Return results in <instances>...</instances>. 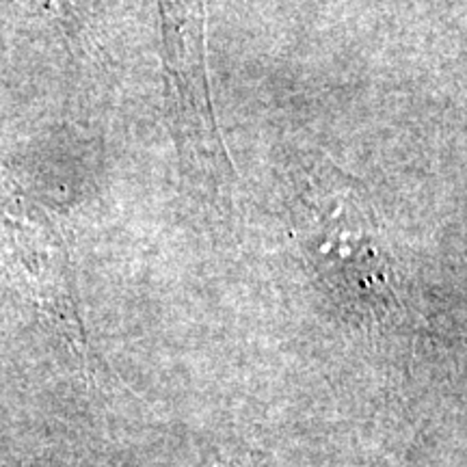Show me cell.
<instances>
[{
    "label": "cell",
    "instance_id": "1",
    "mask_svg": "<svg viewBox=\"0 0 467 467\" xmlns=\"http://www.w3.org/2000/svg\"><path fill=\"white\" fill-rule=\"evenodd\" d=\"M288 182L299 241L325 282L379 323L400 312L392 251L361 186L323 154L292 161Z\"/></svg>",
    "mask_w": 467,
    "mask_h": 467
},
{
    "label": "cell",
    "instance_id": "2",
    "mask_svg": "<svg viewBox=\"0 0 467 467\" xmlns=\"http://www.w3.org/2000/svg\"><path fill=\"white\" fill-rule=\"evenodd\" d=\"M175 141L210 200L227 203L234 169L221 139L206 66V0H159Z\"/></svg>",
    "mask_w": 467,
    "mask_h": 467
}]
</instances>
